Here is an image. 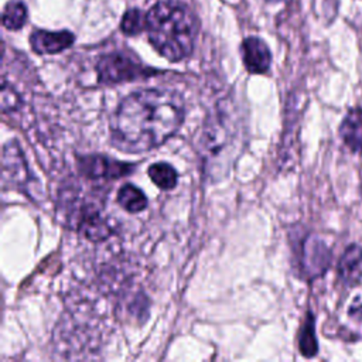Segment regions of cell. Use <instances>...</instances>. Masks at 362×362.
I'll return each instance as SVG.
<instances>
[{
  "mask_svg": "<svg viewBox=\"0 0 362 362\" xmlns=\"http://www.w3.org/2000/svg\"><path fill=\"white\" fill-rule=\"evenodd\" d=\"M184 116V100L174 90L132 92L110 116V141L124 153L150 151L178 132Z\"/></svg>",
  "mask_w": 362,
  "mask_h": 362,
  "instance_id": "6da1fadb",
  "label": "cell"
},
{
  "mask_svg": "<svg viewBox=\"0 0 362 362\" xmlns=\"http://www.w3.org/2000/svg\"><path fill=\"white\" fill-rule=\"evenodd\" d=\"M238 109L229 102L215 106L204 123L199 139L202 168L208 178L225 177L245 146V132Z\"/></svg>",
  "mask_w": 362,
  "mask_h": 362,
  "instance_id": "7a4b0ae2",
  "label": "cell"
},
{
  "mask_svg": "<svg viewBox=\"0 0 362 362\" xmlns=\"http://www.w3.org/2000/svg\"><path fill=\"white\" fill-rule=\"evenodd\" d=\"M146 30L156 51L177 62L192 52L198 34V20L184 3L163 0L147 13Z\"/></svg>",
  "mask_w": 362,
  "mask_h": 362,
  "instance_id": "3957f363",
  "label": "cell"
},
{
  "mask_svg": "<svg viewBox=\"0 0 362 362\" xmlns=\"http://www.w3.org/2000/svg\"><path fill=\"white\" fill-rule=\"evenodd\" d=\"M103 201L95 197H79L66 199V222L81 235L90 240H103L112 233L106 218L102 214Z\"/></svg>",
  "mask_w": 362,
  "mask_h": 362,
  "instance_id": "277c9868",
  "label": "cell"
},
{
  "mask_svg": "<svg viewBox=\"0 0 362 362\" xmlns=\"http://www.w3.org/2000/svg\"><path fill=\"white\" fill-rule=\"evenodd\" d=\"M96 74L102 83H120L147 78L157 74V71L144 66L137 58L123 51H116L99 58L96 64Z\"/></svg>",
  "mask_w": 362,
  "mask_h": 362,
  "instance_id": "5b68a950",
  "label": "cell"
},
{
  "mask_svg": "<svg viewBox=\"0 0 362 362\" xmlns=\"http://www.w3.org/2000/svg\"><path fill=\"white\" fill-rule=\"evenodd\" d=\"M78 167L79 173L90 180H117L133 171V164L98 154L79 157Z\"/></svg>",
  "mask_w": 362,
  "mask_h": 362,
  "instance_id": "8992f818",
  "label": "cell"
},
{
  "mask_svg": "<svg viewBox=\"0 0 362 362\" xmlns=\"http://www.w3.org/2000/svg\"><path fill=\"white\" fill-rule=\"evenodd\" d=\"M30 171L21 153L20 146L16 141H7L3 147V182H10L11 187L24 189L30 184Z\"/></svg>",
  "mask_w": 362,
  "mask_h": 362,
  "instance_id": "52a82bcc",
  "label": "cell"
},
{
  "mask_svg": "<svg viewBox=\"0 0 362 362\" xmlns=\"http://www.w3.org/2000/svg\"><path fill=\"white\" fill-rule=\"evenodd\" d=\"M240 54L250 74H264L272 64V54L266 42L257 37H247L240 45Z\"/></svg>",
  "mask_w": 362,
  "mask_h": 362,
  "instance_id": "ba28073f",
  "label": "cell"
},
{
  "mask_svg": "<svg viewBox=\"0 0 362 362\" xmlns=\"http://www.w3.org/2000/svg\"><path fill=\"white\" fill-rule=\"evenodd\" d=\"M74 34L69 31L37 30L30 35V45L37 54H57L74 44Z\"/></svg>",
  "mask_w": 362,
  "mask_h": 362,
  "instance_id": "9c48e42d",
  "label": "cell"
},
{
  "mask_svg": "<svg viewBox=\"0 0 362 362\" xmlns=\"http://www.w3.org/2000/svg\"><path fill=\"white\" fill-rule=\"evenodd\" d=\"M329 249L322 240L317 238H310L305 240L303 252V266L310 276L314 277L322 274L329 264Z\"/></svg>",
  "mask_w": 362,
  "mask_h": 362,
  "instance_id": "30bf717a",
  "label": "cell"
},
{
  "mask_svg": "<svg viewBox=\"0 0 362 362\" xmlns=\"http://www.w3.org/2000/svg\"><path fill=\"white\" fill-rule=\"evenodd\" d=\"M339 136L345 146L358 154H362V107H352L344 117Z\"/></svg>",
  "mask_w": 362,
  "mask_h": 362,
  "instance_id": "8fae6325",
  "label": "cell"
},
{
  "mask_svg": "<svg viewBox=\"0 0 362 362\" xmlns=\"http://www.w3.org/2000/svg\"><path fill=\"white\" fill-rule=\"evenodd\" d=\"M339 277L346 284H356L362 279V247L351 245L342 253L338 263Z\"/></svg>",
  "mask_w": 362,
  "mask_h": 362,
  "instance_id": "7c38bea8",
  "label": "cell"
},
{
  "mask_svg": "<svg viewBox=\"0 0 362 362\" xmlns=\"http://www.w3.org/2000/svg\"><path fill=\"white\" fill-rule=\"evenodd\" d=\"M117 202L123 209H126L130 214H137L144 211L148 204L144 192L133 184H124L119 188Z\"/></svg>",
  "mask_w": 362,
  "mask_h": 362,
  "instance_id": "4fadbf2b",
  "label": "cell"
},
{
  "mask_svg": "<svg viewBox=\"0 0 362 362\" xmlns=\"http://www.w3.org/2000/svg\"><path fill=\"white\" fill-rule=\"evenodd\" d=\"M150 180L164 191L173 189L178 182V174L168 163H154L147 170Z\"/></svg>",
  "mask_w": 362,
  "mask_h": 362,
  "instance_id": "5bb4252c",
  "label": "cell"
},
{
  "mask_svg": "<svg viewBox=\"0 0 362 362\" xmlns=\"http://www.w3.org/2000/svg\"><path fill=\"white\" fill-rule=\"evenodd\" d=\"M27 7L20 0H11L7 3L3 11V25L8 30H18L25 24Z\"/></svg>",
  "mask_w": 362,
  "mask_h": 362,
  "instance_id": "9a60e30c",
  "label": "cell"
},
{
  "mask_svg": "<svg viewBox=\"0 0 362 362\" xmlns=\"http://www.w3.org/2000/svg\"><path fill=\"white\" fill-rule=\"evenodd\" d=\"M298 346H300V352L307 358H311L317 354L318 345H317V338H315V332H314V318L310 313L303 325Z\"/></svg>",
  "mask_w": 362,
  "mask_h": 362,
  "instance_id": "2e32d148",
  "label": "cell"
},
{
  "mask_svg": "<svg viewBox=\"0 0 362 362\" xmlns=\"http://www.w3.org/2000/svg\"><path fill=\"white\" fill-rule=\"evenodd\" d=\"M146 24H147V14L144 16L140 10L130 8L124 13L120 23V28L124 34L134 35L143 31L146 28Z\"/></svg>",
  "mask_w": 362,
  "mask_h": 362,
  "instance_id": "e0dca14e",
  "label": "cell"
},
{
  "mask_svg": "<svg viewBox=\"0 0 362 362\" xmlns=\"http://www.w3.org/2000/svg\"><path fill=\"white\" fill-rule=\"evenodd\" d=\"M349 314L362 318V294L354 298V301L351 304V308H349Z\"/></svg>",
  "mask_w": 362,
  "mask_h": 362,
  "instance_id": "ac0fdd59",
  "label": "cell"
},
{
  "mask_svg": "<svg viewBox=\"0 0 362 362\" xmlns=\"http://www.w3.org/2000/svg\"><path fill=\"white\" fill-rule=\"evenodd\" d=\"M267 1H270V3H277V1H287V0H267Z\"/></svg>",
  "mask_w": 362,
  "mask_h": 362,
  "instance_id": "d6986e66",
  "label": "cell"
}]
</instances>
